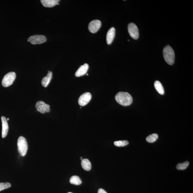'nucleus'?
<instances>
[{
    "instance_id": "obj_7",
    "label": "nucleus",
    "mask_w": 193,
    "mask_h": 193,
    "mask_svg": "<svg viewBox=\"0 0 193 193\" xmlns=\"http://www.w3.org/2000/svg\"><path fill=\"white\" fill-rule=\"evenodd\" d=\"M35 108L38 111L43 114L50 111V106L46 104L43 101L37 102L35 105Z\"/></svg>"
},
{
    "instance_id": "obj_6",
    "label": "nucleus",
    "mask_w": 193,
    "mask_h": 193,
    "mask_svg": "<svg viewBox=\"0 0 193 193\" xmlns=\"http://www.w3.org/2000/svg\"><path fill=\"white\" fill-rule=\"evenodd\" d=\"M47 38L43 35H34L28 39V41L33 44H40L45 42Z\"/></svg>"
},
{
    "instance_id": "obj_12",
    "label": "nucleus",
    "mask_w": 193,
    "mask_h": 193,
    "mask_svg": "<svg viewBox=\"0 0 193 193\" xmlns=\"http://www.w3.org/2000/svg\"><path fill=\"white\" fill-rule=\"evenodd\" d=\"M115 35V29L112 27L107 32L106 35V42L107 44L110 45L112 43Z\"/></svg>"
},
{
    "instance_id": "obj_3",
    "label": "nucleus",
    "mask_w": 193,
    "mask_h": 193,
    "mask_svg": "<svg viewBox=\"0 0 193 193\" xmlns=\"http://www.w3.org/2000/svg\"><path fill=\"white\" fill-rule=\"evenodd\" d=\"M17 146L19 153L22 156H25L28 150V144L26 139L24 137L20 136L19 137Z\"/></svg>"
},
{
    "instance_id": "obj_23",
    "label": "nucleus",
    "mask_w": 193,
    "mask_h": 193,
    "mask_svg": "<svg viewBox=\"0 0 193 193\" xmlns=\"http://www.w3.org/2000/svg\"><path fill=\"white\" fill-rule=\"evenodd\" d=\"M80 159H81V160H83L82 157H81V158H80Z\"/></svg>"
},
{
    "instance_id": "obj_15",
    "label": "nucleus",
    "mask_w": 193,
    "mask_h": 193,
    "mask_svg": "<svg viewBox=\"0 0 193 193\" xmlns=\"http://www.w3.org/2000/svg\"><path fill=\"white\" fill-rule=\"evenodd\" d=\"M81 165L84 170L87 171H89L91 168V163L87 159H84L82 160Z\"/></svg>"
},
{
    "instance_id": "obj_14",
    "label": "nucleus",
    "mask_w": 193,
    "mask_h": 193,
    "mask_svg": "<svg viewBox=\"0 0 193 193\" xmlns=\"http://www.w3.org/2000/svg\"><path fill=\"white\" fill-rule=\"evenodd\" d=\"M52 77V72L50 71H48L47 76L44 77L42 80L41 83L42 86L44 87H47L49 84L50 83Z\"/></svg>"
},
{
    "instance_id": "obj_10",
    "label": "nucleus",
    "mask_w": 193,
    "mask_h": 193,
    "mask_svg": "<svg viewBox=\"0 0 193 193\" xmlns=\"http://www.w3.org/2000/svg\"><path fill=\"white\" fill-rule=\"evenodd\" d=\"M1 120L2 122V137L4 138L6 137L7 135L9 126H8L7 121L6 118L4 116L1 117Z\"/></svg>"
},
{
    "instance_id": "obj_16",
    "label": "nucleus",
    "mask_w": 193,
    "mask_h": 193,
    "mask_svg": "<svg viewBox=\"0 0 193 193\" xmlns=\"http://www.w3.org/2000/svg\"><path fill=\"white\" fill-rule=\"evenodd\" d=\"M154 86L155 89L161 95L164 94V90L163 85L160 82L158 81H155L154 83Z\"/></svg>"
},
{
    "instance_id": "obj_5",
    "label": "nucleus",
    "mask_w": 193,
    "mask_h": 193,
    "mask_svg": "<svg viewBox=\"0 0 193 193\" xmlns=\"http://www.w3.org/2000/svg\"><path fill=\"white\" fill-rule=\"evenodd\" d=\"M128 32L130 36L134 40H137L139 38V34L138 28L135 24L129 23L128 26Z\"/></svg>"
},
{
    "instance_id": "obj_17",
    "label": "nucleus",
    "mask_w": 193,
    "mask_h": 193,
    "mask_svg": "<svg viewBox=\"0 0 193 193\" xmlns=\"http://www.w3.org/2000/svg\"><path fill=\"white\" fill-rule=\"evenodd\" d=\"M69 181L71 184L76 185H79L82 183L81 179L77 176H73L71 177Z\"/></svg>"
},
{
    "instance_id": "obj_19",
    "label": "nucleus",
    "mask_w": 193,
    "mask_h": 193,
    "mask_svg": "<svg viewBox=\"0 0 193 193\" xmlns=\"http://www.w3.org/2000/svg\"><path fill=\"white\" fill-rule=\"evenodd\" d=\"M189 165V162L186 161L184 163L178 164L177 165L176 168L178 170H184L188 167Z\"/></svg>"
},
{
    "instance_id": "obj_2",
    "label": "nucleus",
    "mask_w": 193,
    "mask_h": 193,
    "mask_svg": "<svg viewBox=\"0 0 193 193\" xmlns=\"http://www.w3.org/2000/svg\"><path fill=\"white\" fill-rule=\"evenodd\" d=\"M163 57L165 61L170 65H173L175 61V52L171 47L167 46L163 50Z\"/></svg>"
},
{
    "instance_id": "obj_26",
    "label": "nucleus",
    "mask_w": 193,
    "mask_h": 193,
    "mask_svg": "<svg viewBox=\"0 0 193 193\" xmlns=\"http://www.w3.org/2000/svg\"><path fill=\"white\" fill-rule=\"evenodd\" d=\"M87 75H88V74H87Z\"/></svg>"
},
{
    "instance_id": "obj_13",
    "label": "nucleus",
    "mask_w": 193,
    "mask_h": 193,
    "mask_svg": "<svg viewBox=\"0 0 193 193\" xmlns=\"http://www.w3.org/2000/svg\"><path fill=\"white\" fill-rule=\"evenodd\" d=\"M43 6L45 7L51 8L59 5V0H42L40 1Z\"/></svg>"
},
{
    "instance_id": "obj_8",
    "label": "nucleus",
    "mask_w": 193,
    "mask_h": 193,
    "mask_svg": "<svg viewBox=\"0 0 193 193\" xmlns=\"http://www.w3.org/2000/svg\"><path fill=\"white\" fill-rule=\"evenodd\" d=\"M101 26V22L98 20H92L88 25V29L92 33H96L100 30Z\"/></svg>"
},
{
    "instance_id": "obj_11",
    "label": "nucleus",
    "mask_w": 193,
    "mask_h": 193,
    "mask_svg": "<svg viewBox=\"0 0 193 193\" xmlns=\"http://www.w3.org/2000/svg\"><path fill=\"white\" fill-rule=\"evenodd\" d=\"M89 68L88 64H86L80 66L75 73V76L77 77H80L83 76L87 72Z\"/></svg>"
},
{
    "instance_id": "obj_18",
    "label": "nucleus",
    "mask_w": 193,
    "mask_h": 193,
    "mask_svg": "<svg viewBox=\"0 0 193 193\" xmlns=\"http://www.w3.org/2000/svg\"><path fill=\"white\" fill-rule=\"evenodd\" d=\"M158 135L156 134L150 135L147 137L146 141L148 142L153 143L156 141L158 138Z\"/></svg>"
},
{
    "instance_id": "obj_9",
    "label": "nucleus",
    "mask_w": 193,
    "mask_h": 193,
    "mask_svg": "<svg viewBox=\"0 0 193 193\" xmlns=\"http://www.w3.org/2000/svg\"><path fill=\"white\" fill-rule=\"evenodd\" d=\"M92 98V95L89 92H86L81 95L78 100V104L82 106H86Z\"/></svg>"
},
{
    "instance_id": "obj_1",
    "label": "nucleus",
    "mask_w": 193,
    "mask_h": 193,
    "mask_svg": "<svg viewBox=\"0 0 193 193\" xmlns=\"http://www.w3.org/2000/svg\"><path fill=\"white\" fill-rule=\"evenodd\" d=\"M115 100L119 104L124 106L131 105L133 101L132 97L126 92H119L117 93Z\"/></svg>"
},
{
    "instance_id": "obj_20",
    "label": "nucleus",
    "mask_w": 193,
    "mask_h": 193,
    "mask_svg": "<svg viewBox=\"0 0 193 193\" xmlns=\"http://www.w3.org/2000/svg\"><path fill=\"white\" fill-rule=\"evenodd\" d=\"M114 145L117 147H124L127 146L129 144V142L127 141H119L114 142Z\"/></svg>"
},
{
    "instance_id": "obj_21",
    "label": "nucleus",
    "mask_w": 193,
    "mask_h": 193,
    "mask_svg": "<svg viewBox=\"0 0 193 193\" xmlns=\"http://www.w3.org/2000/svg\"><path fill=\"white\" fill-rule=\"evenodd\" d=\"M11 186V184L9 182L0 183V191L9 188Z\"/></svg>"
},
{
    "instance_id": "obj_24",
    "label": "nucleus",
    "mask_w": 193,
    "mask_h": 193,
    "mask_svg": "<svg viewBox=\"0 0 193 193\" xmlns=\"http://www.w3.org/2000/svg\"><path fill=\"white\" fill-rule=\"evenodd\" d=\"M7 121H8V120H9V118H8L7 119Z\"/></svg>"
},
{
    "instance_id": "obj_4",
    "label": "nucleus",
    "mask_w": 193,
    "mask_h": 193,
    "mask_svg": "<svg viewBox=\"0 0 193 193\" xmlns=\"http://www.w3.org/2000/svg\"><path fill=\"white\" fill-rule=\"evenodd\" d=\"M16 75L14 72H10L4 76L2 81V85L4 87H7L12 84L16 78Z\"/></svg>"
},
{
    "instance_id": "obj_22",
    "label": "nucleus",
    "mask_w": 193,
    "mask_h": 193,
    "mask_svg": "<svg viewBox=\"0 0 193 193\" xmlns=\"http://www.w3.org/2000/svg\"><path fill=\"white\" fill-rule=\"evenodd\" d=\"M98 193H107L106 191L102 189H98Z\"/></svg>"
},
{
    "instance_id": "obj_25",
    "label": "nucleus",
    "mask_w": 193,
    "mask_h": 193,
    "mask_svg": "<svg viewBox=\"0 0 193 193\" xmlns=\"http://www.w3.org/2000/svg\"><path fill=\"white\" fill-rule=\"evenodd\" d=\"M68 193H71V192H68Z\"/></svg>"
}]
</instances>
